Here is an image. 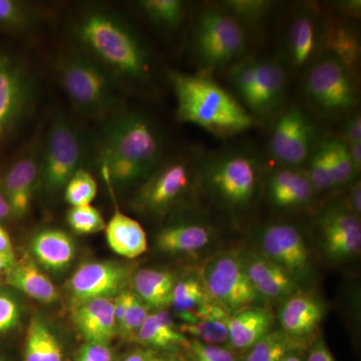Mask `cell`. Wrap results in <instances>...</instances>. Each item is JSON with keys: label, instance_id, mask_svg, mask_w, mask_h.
<instances>
[{"label": "cell", "instance_id": "obj_1", "mask_svg": "<svg viewBox=\"0 0 361 361\" xmlns=\"http://www.w3.org/2000/svg\"><path fill=\"white\" fill-rule=\"evenodd\" d=\"M104 180L111 186L129 187L147 179L160 163V130L139 113L114 116L104 125L97 144Z\"/></svg>", "mask_w": 361, "mask_h": 361}, {"label": "cell", "instance_id": "obj_2", "mask_svg": "<svg viewBox=\"0 0 361 361\" xmlns=\"http://www.w3.org/2000/svg\"><path fill=\"white\" fill-rule=\"evenodd\" d=\"M73 33L87 54L116 80L141 82L148 80L151 56L134 28L121 16L103 9L85 13Z\"/></svg>", "mask_w": 361, "mask_h": 361}, {"label": "cell", "instance_id": "obj_3", "mask_svg": "<svg viewBox=\"0 0 361 361\" xmlns=\"http://www.w3.org/2000/svg\"><path fill=\"white\" fill-rule=\"evenodd\" d=\"M177 116L218 137H231L255 125L250 114L209 73H172Z\"/></svg>", "mask_w": 361, "mask_h": 361}, {"label": "cell", "instance_id": "obj_4", "mask_svg": "<svg viewBox=\"0 0 361 361\" xmlns=\"http://www.w3.org/2000/svg\"><path fill=\"white\" fill-rule=\"evenodd\" d=\"M56 71L61 87L73 106L89 118H104L118 104L116 80L80 49L59 58Z\"/></svg>", "mask_w": 361, "mask_h": 361}, {"label": "cell", "instance_id": "obj_5", "mask_svg": "<svg viewBox=\"0 0 361 361\" xmlns=\"http://www.w3.org/2000/svg\"><path fill=\"white\" fill-rule=\"evenodd\" d=\"M89 157V142L82 130L68 116H56L42 145L39 183L49 194L65 189Z\"/></svg>", "mask_w": 361, "mask_h": 361}, {"label": "cell", "instance_id": "obj_6", "mask_svg": "<svg viewBox=\"0 0 361 361\" xmlns=\"http://www.w3.org/2000/svg\"><path fill=\"white\" fill-rule=\"evenodd\" d=\"M243 26L221 9H207L199 16L194 32V47L203 71L222 70L245 51Z\"/></svg>", "mask_w": 361, "mask_h": 361}, {"label": "cell", "instance_id": "obj_7", "mask_svg": "<svg viewBox=\"0 0 361 361\" xmlns=\"http://www.w3.org/2000/svg\"><path fill=\"white\" fill-rule=\"evenodd\" d=\"M205 182L213 196L228 209H244L255 198L259 167L253 156L227 152L207 161Z\"/></svg>", "mask_w": 361, "mask_h": 361}, {"label": "cell", "instance_id": "obj_8", "mask_svg": "<svg viewBox=\"0 0 361 361\" xmlns=\"http://www.w3.org/2000/svg\"><path fill=\"white\" fill-rule=\"evenodd\" d=\"M202 281L209 295L229 315L262 300L251 283L243 256L238 252H221L209 259L202 271Z\"/></svg>", "mask_w": 361, "mask_h": 361}, {"label": "cell", "instance_id": "obj_9", "mask_svg": "<svg viewBox=\"0 0 361 361\" xmlns=\"http://www.w3.org/2000/svg\"><path fill=\"white\" fill-rule=\"evenodd\" d=\"M304 90L310 103L324 115H341L357 104L355 75L330 54H323L311 68Z\"/></svg>", "mask_w": 361, "mask_h": 361}, {"label": "cell", "instance_id": "obj_10", "mask_svg": "<svg viewBox=\"0 0 361 361\" xmlns=\"http://www.w3.org/2000/svg\"><path fill=\"white\" fill-rule=\"evenodd\" d=\"M194 173L188 161L175 159L156 168L135 198L137 210L163 215L182 200L193 184Z\"/></svg>", "mask_w": 361, "mask_h": 361}, {"label": "cell", "instance_id": "obj_11", "mask_svg": "<svg viewBox=\"0 0 361 361\" xmlns=\"http://www.w3.org/2000/svg\"><path fill=\"white\" fill-rule=\"evenodd\" d=\"M261 255L276 263L296 281L310 275L311 254L302 233L285 223L266 225L258 234Z\"/></svg>", "mask_w": 361, "mask_h": 361}, {"label": "cell", "instance_id": "obj_12", "mask_svg": "<svg viewBox=\"0 0 361 361\" xmlns=\"http://www.w3.org/2000/svg\"><path fill=\"white\" fill-rule=\"evenodd\" d=\"M35 85L18 61L0 52V137L13 132L32 108Z\"/></svg>", "mask_w": 361, "mask_h": 361}, {"label": "cell", "instance_id": "obj_13", "mask_svg": "<svg viewBox=\"0 0 361 361\" xmlns=\"http://www.w3.org/2000/svg\"><path fill=\"white\" fill-rule=\"evenodd\" d=\"M315 129L310 116L299 108H290L275 123L270 152L275 160L295 168L308 161L314 149Z\"/></svg>", "mask_w": 361, "mask_h": 361}, {"label": "cell", "instance_id": "obj_14", "mask_svg": "<svg viewBox=\"0 0 361 361\" xmlns=\"http://www.w3.org/2000/svg\"><path fill=\"white\" fill-rule=\"evenodd\" d=\"M320 247L325 257L342 262L360 255L361 224L360 217L345 205L330 207L318 219Z\"/></svg>", "mask_w": 361, "mask_h": 361}, {"label": "cell", "instance_id": "obj_15", "mask_svg": "<svg viewBox=\"0 0 361 361\" xmlns=\"http://www.w3.org/2000/svg\"><path fill=\"white\" fill-rule=\"evenodd\" d=\"M130 276V268L118 263H85L68 280V293L75 306L92 299L111 298L123 291Z\"/></svg>", "mask_w": 361, "mask_h": 361}, {"label": "cell", "instance_id": "obj_16", "mask_svg": "<svg viewBox=\"0 0 361 361\" xmlns=\"http://www.w3.org/2000/svg\"><path fill=\"white\" fill-rule=\"evenodd\" d=\"M40 152L37 142L20 154L2 178V191L11 214L23 217L30 211L33 196L39 184Z\"/></svg>", "mask_w": 361, "mask_h": 361}, {"label": "cell", "instance_id": "obj_17", "mask_svg": "<svg viewBox=\"0 0 361 361\" xmlns=\"http://www.w3.org/2000/svg\"><path fill=\"white\" fill-rule=\"evenodd\" d=\"M242 256L251 283L262 300H284L298 291V281L276 263L255 252Z\"/></svg>", "mask_w": 361, "mask_h": 361}, {"label": "cell", "instance_id": "obj_18", "mask_svg": "<svg viewBox=\"0 0 361 361\" xmlns=\"http://www.w3.org/2000/svg\"><path fill=\"white\" fill-rule=\"evenodd\" d=\"M266 190L270 203L281 210L310 206L316 192L307 174L293 168L275 171L268 178Z\"/></svg>", "mask_w": 361, "mask_h": 361}, {"label": "cell", "instance_id": "obj_19", "mask_svg": "<svg viewBox=\"0 0 361 361\" xmlns=\"http://www.w3.org/2000/svg\"><path fill=\"white\" fill-rule=\"evenodd\" d=\"M73 322L90 343L109 345L116 336V322L111 298H97L75 306Z\"/></svg>", "mask_w": 361, "mask_h": 361}, {"label": "cell", "instance_id": "obj_20", "mask_svg": "<svg viewBox=\"0 0 361 361\" xmlns=\"http://www.w3.org/2000/svg\"><path fill=\"white\" fill-rule=\"evenodd\" d=\"M324 310L314 296L297 291L284 299L280 307L281 330L296 341L310 336L322 322Z\"/></svg>", "mask_w": 361, "mask_h": 361}, {"label": "cell", "instance_id": "obj_21", "mask_svg": "<svg viewBox=\"0 0 361 361\" xmlns=\"http://www.w3.org/2000/svg\"><path fill=\"white\" fill-rule=\"evenodd\" d=\"M287 73L277 61H258L257 78L246 104L258 116H267L282 103Z\"/></svg>", "mask_w": 361, "mask_h": 361}, {"label": "cell", "instance_id": "obj_22", "mask_svg": "<svg viewBox=\"0 0 361 361\" xmlns=\"http://www.w3.org/2000/svg\"><path fill=\"white\" fill-rule=\"evenodd\" d=\"M272 313L261 306H251L230 315L227 322L229 343L238 350H249L272 329Z\"/></svg>", "mask_w": 361, "mask_h": 361}, {"label": "cell", "instance_id": "obj_23", "mask_svg": "<svg viewBox=\"0 0 361 361\" xmlns=\"http://www.w3.org/2000/svg\"><path fill=\"white\" fill-rule=\"evenodd\" d=\"M212 239V229L205 223L186 221L163 228L156 236L159 250L169 254H191L205 248Z\"/></svg>", "mask_w": 361, "mask_h": 361}, {"label": "cell", "instance_id": "obj_24", "mask_svg": "<svg viewBox=\"0 0 361 361\" xmlns=\"http://www.w3.org/2000/svg\"><path fill=\"white\" fill-rule=\"evenodd\" d=\"M322 26L313 11H299L289 26L288 51L292 63L297 68L305 66L320 47Z\"/></svg>", "mask_w": 361, "mask_h": 361}, {"label": "cell", "instance_id": "obj_25", "mask_svg": "<svg viewBox=\"0 0 361 361\" xmlns=\"http://www.w3.org/2000/svg\"><path fill=\"white\" fill-rule=\"evenodd\" d=\"M104 230L109 246L118 255L134 259L148 250L144 228L137 220L121 212L118 207Z\"/></svg>", "mask_w": 361, "mask_h": 361}, {"label": "cell", "instance_id": "obj_26", "mask_svg": "<svg viewBox=\"0 0 361 361\" xmlns=\"http://www.w3.org/2000/svg\"><path fill=\"white\" fill-rule=\"evenodd\" d=\"M35 258L45 269L61 271L68 268L75 256V244L61 230L47 229L37 233L30 242Z\"/></svg>", "mask_w": 361, "mask_h": 361}, {"label": "cell", "instance_id": "obj_27", "mask_svg": "<svg viewBox=\"0 0 361 361\" xmlns=\"http://www.w3.org/2000/svg\"><path fill=\"white\" fill-rule=\"evenodd\" d=\"M6 283L42 303L51 304L59 297L56 285L28 256L7 271Z\"/></svg>", "mask_w": 361, "mask_h": 361}, {"label": "cell", "instance_id": "obj_28", "mask_svg": "<svg viewBox=\"0 0 361 361\" xmlns=\"http://www.w3.org/2000/svg\"><path fill=\"white\" fill-rule=\"evenodd\" d=\"M320 47L343 63L353 75L360 61V42L355 28L341 23H330L322 27Z\"/></svg>", "mask_w": 361, "mask_h": 361}, {"label": "cell", "instance_id": "obj_29", "mask_svg": "<svg viewBox=\"0 0 361 361\" xmlns=\"http://www.w3.org/2000/svg\"><path fill=\"white\" fill-rule=\"evenodd\" d=\"M132 282L135 295L149 308L161 310L171 305L173 290L177 283L173 273L145 268L135 273Z\"/></svg>", "mask_w": 361, "mask_h": 361}, {"label": "cell", "instance_id": "obj_30", "mask_svg": "<svg viewBox=\"0 0 361 361\" xmlns=\"http://www.w3.org/2000/svg\"><path fill=\"white\" fill-rule=\"evenodd\" d=\"M135 339L144 345L155 348H187L189 344V339L179 331L172 315L163 310L149 315Z\"/></svg>", "mask_w": 361, "mask_h": 361}, {"label": "cell", "instance_id": "obj_31", "mask_svg": "<svg viewBox=\"0 0 361 361\" xmlns=\"http://www.w3.org/2000/svg\"><path fill=\"white\" fill-rule=\"evenodd\" d=\"M23 361H63V348L58 337L37 316L30 320L26 332Z\"/></svg>", "mask_w": 361, "mask_h": 361}, {"label": "cell", "instance_id": "obj_32", "mask_svg": "<svg viewBox=\"0 0 361 361\" xmlns=\"http://www.w3.org/2000/svg\"><path fill=\"white\" fill-rule=\"evenodd\" d=\"M211 299L203 281L189 277L176 283L171 305L184 323H193L194 313Z\"/></svg>", "mask_w": 361, "mask_h": 361}, {"label": "cell", "instance_id": "obj_33", "mask_svg": "<svg viewBox=\"0 0 361 361\" xmlns=\"http://www.w3.org/2000/svg\"><path fill=\"white\" fill-rule=\"evenodd\" d=\"M137 6L152 23L164 28L179 25L186 13V4L180 0H141Z\"/></svg>", "mask_w": 361, "mask_h": 361}, {"label": "cell", "instance_id": "obj_34", "mask_svg": "<svg viewBox=\"0 0 361 361\" xmlns=\"http://www.w3.org/2000/svg\"><path fill=\"white\" fill-rule=\"evenodd\" d=\"M297 341L284 331H270L249 349L244 361H279L293 353Z\"/></svg>", "mask_w": 361, "mask_h": 361}, {"label": "cell", "instance_id": "obj_35", "mask_svg": "<svg viewBox=\"0 0 361 361\" xmlns=\"http://www.w3.org/2000/svg\"><path fill=\"white\" fill-rule=\"evenodd\" d=\"M221 11L232 16L240 25H256L265 20L274 6L268 0H226L219 4Z\"/></svg>", "mask_w": 361, "mask_h": 361}, {"label": "cell", "instance_id": "obj_36", "mask_svg": "<svg viewBox=\"0 0 361 361\" xmlns=\"http://www.w3.org/2000/svg\"><path fill=\"white\" fill-rule=\"evenodd\" d=\"M307 176L315 191L325 192L336 188V179L330 164L327 139L320 142L308 159Z\"/></svg>", "mask_w": 361, "mask_h": 361}, {"label": "cell", "instance_id": "obj_37", "mask_svg": "<svg viewBox=\"0 0 361 361\" xmlns=\"http://www.w3.org/2000/svg\"><path fill=\"white\" fill-rule=\"evenodd\" d=\"M227 319H206L195 323H182L178 329L183 334H189L196 341L210 345L222 346L229 342Z\"/></svg>", "mask_w": 361, "mask_h": 361}, {"label": "cell", "instance_id": "obj_38", "mask_svg": "<svg viewBox=\"0 0 361 361\" xmlns=\"http://www.w3.org/2000/svg\"><path fill=\"white\" fill-rule=\"evenodd\" d=\"M327 142L336 188L345 186L357 175L349 155L348 145L341 137L327 139Z\"/></svg>", "mask_w": 361, "mask_h": 361}, {"label": "cell", "instance_id": "obj_39", "mask_svg": "<svg viewBox=\"0 0 361 361\" xmlns=\"http://www.w3.org/2000/svg\"><path fill=\"white\" fill-rule=\"evenodd\" d=\"M97 180L85 169L78 170L65 187L66 201L71 207L90 205L96 198Z\"/></svg>", "mask_w": 361, "mask_h": 361}, {"label": "cell", "instance_id": "obj_40", "mask_svg": "<svg viewBox=\"0 0 361 361\" xmlns=\"http://www.w3.org/2000/svg\"><path fill=\"white\" fill-rule=\"evenodd\" d=\"M66 220L78 234H94L103 231L106 226L101 212L92 205L71 207Z\"/></svg>", "mask_w": 361, "mask_h": 361}, {"label": "cell", "instance_id": "obj_41", "mask_svg": "<svg viewBox=\"0 0 361 361\" xmlns=\"http://www.w3.org/2000/svg\"><path fill=\"white\" fill-rule=\"evenodd\" d=\"M35 21V11L25 2L0 0V26L23 30L32 26Z\"/></svg>", "mask_w": 361, "mask_h": 361}, {"label": "cell", "instance_id": "obj_42", "mask_svg": "<svg viewBox=\"0 0 361 361\" xmlns=\"http://www.w3.org/2000/svg\"><path fill=\"white\" fill-rule=\"evenodd\" d=\"M258 61L250 56L233 65L230 71L229 78L233 87L245 103L255 85Z\"/></svg>", "mask_w": 361, "mask_h": 361}, {"label": "cell", "instance_id": "obj_43", "mask_svg": "<svg viewBox=\"0 0 361 361\" xmlns=\"http://www.w3.org/2000/svg\"><path fill=\"white\" fill-rule=\"evenodd\" d=\"M151 308L144 301L141 300L134 292L129 310L127 311L122 324L118 326V331L125 338L135 339L137 331L149 317Z\"/></svg>", "mask_w": 361, "mask_h": 361}, {"label": "cell", "instance_id": "obj_44", "mask_svg": "<svg viewBox=\"0 0 361 361\" xmlns=\"http://www.w3.org/2000/svg\"><path fill=\"white\" fill-rule=\"evenodd\" d=\"M192 360L196 361H238L236 355L224 346L210 345L192 339L187 346Z\"/></svg>", "mask_w": 361, "mask_h": 361}, {"label": "cell", "instance_id": "obj_45", "mask_svg": "<svg viewBox=\"0 0 361 361\" xmlns=\"http://www.w3.org/2000/svg\"><path fill=\"white\" fill-rule=\"evenodd\" d=\"M21 318V307L18 299L11 293L0 291V334L11 331Z\"/></svg>", "mask_w": 361, "mask_h": 361}, {"label": "cell", "instance_id": "obj_46", "mask_svg": "<svg viewBox=\"0 0 361 361\" xmlns=\"http://www.w3.org/2000/svg\"><path fill=\"white\" fill-rule=\"evenodd\" d=\"M114 355L109 345L87 342L78 351L77 361H113Z\"/></svg>", "mask_w": 361, "mask_h": 361}, {"label": "cell", "instance_id": "obj_47", "mask_svg": "<svg viewBox=\"0 0 361 361\" xmlns=\"http://www.w3.org/2000/svg\"><path fill=\"white\" fill-rule=\"evenodd\" d=\"M133 295H134V292L123 290L120 293L116 294L115 299H113L114 312H115L116 327L118 329L122 324L123 318L127 314Z\"/></svg>", "mask_w": 361, "mask_h": 361}, {"label": "cell", "instance_id": "obj_48", "mask_svg": "<svg viewBox=\"0 0 361 361\" xmlns=\"http://www.w3.org/2000/svg\"><path fill=\"white\" fill-rule=\"evenodd\" d=\"M348 145L361 142V118L360 115L348 118L343 128V135L341 137Z\"/></svg>", "mask_w": 361, "mask_h": 361}, {"label": "cell", "instance_id": "obj_49", "mask_svg": "<svg viewBox=\"0 0 361 361\" xmlns=\"http://www.w3.org/2000/svg\"><path fill=\"white\" fill-rule=\"evenodd\" d=\"M307 361H336L322 339H318L310 349Z\"/></svg>", "mask_w": 361, "mask_h": 361}, {"label": "cell", "instance_id": "obj_50", "mask_svg": "<svg viewBox=\"0 0 361 361\" xmlns=\"http://www.w3.org/2000/svg\"><path fill=\"white\" fill-rule=\"evenodd\" d=\"M346 208L351 213L360 217L361 213V186L360 182L355 183L348 196V203Z\"/></svg>", "mask_w": 361, "mask_h": 361}, {"label": "cell", "instance_id": "obj_51", "mask_svg": "<svg viewBox=\"0 0 361 361\" xmlns=\"http://www.w3.org/2000/svg\"><path fill=\"white\" fill-rule=\"evenodd\" d=\"M348 145V144H346ZM349 155H350L351 161L356 173L360 172L361 169V142H355V144L348 145Z\"/></svg>", "mask_w": 361, "mask_h": 361}, {"label": "cell", "instance_id": "obj_52", "mask_svg": "<svg viewBox=\"0 0 361 361\" xmlns=\"http://www.w3.org/2000/svg\"><path fill=\"white\" fill-rule=\"evenodd\" d=\"M16 258L14 252H2L0 253V273L7 272L16 264Z\"/></svg>", "mask_w": 361, "mask_h": 361}, {"label": "cell", "instance_id": "obj_53", "mask_svg": "<svg viewBox=\"0 0 361 361\" xmlns=\"http://www.w3.org/2000/svg\"><path fill=\"white\" fill-rule=\"evenodd\" d=\"M2 252H13V247L8 233L0 225V253Z\"/></svg>", "mask_w": 361, "mask_h": 361}, {"label": "cell", "instance_id": "obj_54", "mask_svg": "<svg viewBox=\"0 0 361 361\" xmlns=\"http://www.w3.org/2000/svg\"><path fill=\"white\" fill-rule=\"evenodd\" d=\"M342 9L344 13L349 14V16H357L360 13L361 1L360 0H353V1L342 2Z\"/></svg>", "mask_w": 361, "mask_h": 361}, {"label": "cell", "instance_id": "obj_55", "mask_svg": "<svg viewBox=\"0 0 361 361\" xmlns=\"http://www.w3.org/2000/svg\"><path fill=\"white\" fill-rule=\"evenodd\" d=\"M149 353H145L142 350H135L134 353H130L123 361H148Z\"/></svg>", "mask_w": 361, "mask_h": 361}, {"label": "cell", "instance_id": "obj_56", "mask_svg": "<svg viewBox=\"0 0 361 361\" xmlns=\"http://www.w3.org/2000/svg\"><path fill=\"white\" fill-rule=\"evenodd\" d=\"M9 215H11V210H9V207L7 205L4 195L0 192V220L6 219Z\"/></svg>", "mask_w": 361, "mask_h": 361}, {"label": "cell", "instance_id": "obj_57", "mask_svg": "<svg viewBox=\"0 0 361 361\" xmlns=\"http://www.w3.org/2000/svg\"><path fill=\"white\" fill-rule=\"evenodd\" d=\"M283 361H301V358L296 353H290L285 356Z\"/></svg>", "mask_w": 361, "mask_h": 361}, {"label": "cell", "instance_id": "obj_58", "mask_svg": "<svg viewBox=\"0 0 361 361\" xmlns=\"http://www.w3.org/2000/svg\"><path fill=\"white\" fill-rule=\"evenodd\" d=\"M164 361H185L179 355H169L167 357H163Z\"/></svg>", "mask_w": 361, "mask_h": 361}, {"label": "cell", "instance_id": "obj_59", "mask_svg": "<svg viewBox=\"0 0 361 361\" xmlns=\"http://www.w3.org/2000/svg\"><path fill=\"white\" fill-rule=\"evenodd\" d=\"M148 361H164V358L160 357V356L154 355L153 353H149Z\"/></svg>", "mask_w": 361, "mask_h": 361}, {"label": "cell", "instance_id": "obj_60", "mask_svg": "<svg viewBox=\"0 0 361 361\" xmlns=\"http://www.w3.org/2000/svg\"><path fill=\"white\" fill-rule=\"evenodd\" d=\"M0 361H6V360H4V358H2L1 356H0Z\"/></svg>", "mask_w": 361, "mask_h": 361}, {"label": "cell", "instance_id": "obj_61", "mask_svg": "<svg viewBox=\"0 0 361 361\" xmlns=\"http://www.w3.org/2000/svg\"><path fill=\"white\" fill-rule=\"evenodd\" d=\"M279 361H283V358H282V360H279Z\"/></svg>", "mask_w": 361, "mask_h": 361}, {"label": "cell", "instance_id": "obj_62", "mask_svg": "<svg viewBox=\"0 0 361 361\" xmlns=\"http://www.w3.org/2000/svg\"><path fill=\"white\" fill-rule=\"evenodd\" d=\"M192 361H196V360H192Z\"/></svg>", "mask_w": 361, "mask_h": 361}]
</instances>
